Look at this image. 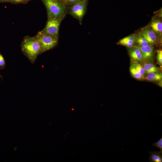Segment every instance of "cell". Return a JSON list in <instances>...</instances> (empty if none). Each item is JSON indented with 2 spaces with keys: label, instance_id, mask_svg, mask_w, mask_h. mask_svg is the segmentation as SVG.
Returning a JSON list of instances; mask_svg holds the SVG:
<instances>
[{
  "label": "cell",
  "instance_id": "cell-1",
  "mask_svg": "<svg viewBox=\"0 0 162 162\" xmlns=\"http://www.w3.org/2000/svg\"><path fill=\"white\" fill-rule=\"evenodd\" d=\"M21 48L22 53L32 64L38 56L42 53L40 45L34 37L25 36L21 43Z\"/></svg>",
  "mask_w": 162,
  "mask_h": 162
},
{
  "label": "cell",
  "instance_id": "cell-2",
  "mask_svg": "<svg viewBox=\"0 0 162 162\" xmlns=\"http://www.w3.org/2000/svg\"><path fill=\"white\" fill-rule=\"evenodd\" d=\"M41 0L46 8L48 19H64L68 12L67 4L56 0Z\"/></svg>",
  "mask_w": 162,
  "mask_h": 162
},
{
  "label": "cell",
  "instance_id": "cell-3",
  "mask_svg": "<svg viewBox=\"0 0 162 162\" xmlns=\"http://www.w3.org/2000/svg\"><path fill=\"white\" fill-rule=\"evenodd\" d=\"M34 37L40 45L42 53L53 48L58 43V38L46 34L40 31Z\"/></svg>",
  "mask_w": 162,
  "mask_h": 162
},
{
  "label": "cell",
  "instance_id": "cell-4",
  "mask_svg": "<svg viewBox=\"0 0 162 162\" xmlns=\"http://www.w3.org/2000/svg\"><path fill=\"white\" fill-rule=\"evenodd\" d=\"M88 0L70 4L68 12L74 18L77 19L80 25L82 24L83 18L87 9Z\"/></svg>",
  "mask_w": 162,
  "mask_h": 162
},
{
  "label": "cell",
  "instance_id": "cell-5",
  "mask_svg": "<svg viewBox=\"0 0 162 162\" xmlns=\"http://www.w3.org/2000/svg\"><path fill=\"white\" fill-rule=\"evenodd\" d=\"M62 20L56 18L48 19L45 27L40 31L48 35L58 38L59 28Z\"/></svg>",
  "mask_w": 162,
  "mask_h": 162
},
{
  "label": "cell",
  "instance_id": "cell-6",
  "mask_svg": "<svg viewBox=\"0 0 162 162\" xmlns=\"http://www.w3.org/2000/svg\"><path fill=\"white\" fill-rule=\"evenodd\" d=\"M140 32L150 45L156 43L157 39V35L148 26L143 28Z\"/></svg>",
  "mask_w": 162,
  "mask_h": 162
},
{
  "label": "cell",
  "instance_id": "cell-7",
  "mask_svg": "<svg viewBox=\"0 0 162 162\" xmlns=\"http://www.w3.org/2000/svg\"><path fill=\"white\" fill-rule=\"evenodd\" d=\"M140 50L142 56L143 60L151 62L154 57L153 47L152 45L141 46H137Z\"/></svg>",
  "mask_w": 162,
  "mask_h": 162
},
{
  "label": "cell",
  "instance_id": "cell-8",
  "mask_svg": "<svg viewBox=\"0 0 162 162\" xmlns=\"http://www.w3.org/2000/svg\"><path fill=\"white\" fill-rule=\"evenodd\" d=\"M157 35L161 36L162 33V22L158 18L153 19L148 26Z\"/></svg>",
  "mask_w": 162,
  "mask_h": 162
},
{
  "label": "cell",
  "instance_id": "cell-9",
  "mask_svg": "<svg viewBox=\"0 0 162 162\" xmlns=\"http://www.w3.org/2000/svg\"><path fill=\"white\" fill-rule=\"evenodd\" d=\"M136 43L135 34L125 37L120 39L117 43L118 44L124 46L128 48L135 46Z\"/></svg>",
  "mask_w": 162,
  "mask_h": 162
},
{
  "label": "cell",
  "instance_id": "cell-10",
  "mask_svg": "<svg viewBox=\"0 0 162 162\" xmlns=\"http://www.w3.org/2000/svg\"><path fill=\"white\" fill-rule=\"evenodd\" d=\"M128 48L129 54L132 60L138 62L143 60L141 52L137 46Z\"/></svg>",
  "mask_w": 162,
  "mask_h": 162
},
{
  "label": "cell",
  "instance_id": "cell-11",
  "mask_svg": "<svg viewBox=\"0 0 162 162\" xmlns=\"http://www.w3.org/2000/svg\"><path fill=\"white\" fill-rule=\"evenodd\" d=\"M150 156L149 160L150 162H162V152L158 151L149 152Z\"/></svg>",
  "mask_w": 162,
  "mask_h": 162
},
{
  "label": "cell",
  "instance_id": "cell-12",
  "mask_svg": "<svg viewBox=\"0 0 162 162\" xmlns=\"http://www.w3.org/2000/svg\"><path fill=\"white\" fill-rule=\"evenodd\" d=\"M144 79L150 81H159L162 80L161 72H155L148 73Z\"/></svg>",
  "mask_w": 162,
  "mask_h": 162
},
{
  "label": "cell",
  "instance_id": "cell-13",
  "mask_svg": "<svg viewBox=\"0 0 162 162\" xmlns=\"http://www.w3.org/2000/svg\"><path fill=\"white\" fill-rule=\"evenodd\" d=\"M142 66L145 70V74H146L152 72H158L160 70L159 68L150 62L144 63Z\"/></svg>",
  "mask_w": 162,
  "mask_h": 162
},
{
  "label": "cell",
  "instance_id": "cell-14",
  "mask_svg": "<svg viewBox=\"0 0 162 162\" xmlns=\"http://www.w3.org/2000/svg\"><path fill=\"white\" fill-rule=\"evenodd\" d=\"M136 43L138 46H143L150 45L140 32L135 34Z\"/></svg>",
  "mask_w": 162,
  "mask_h": 162
},
{
  "label": "cell",
  "instance_id": "cell-15",
  "mask_svg": "<svg viewBox=\"0 0 162 162\" xmlns=\"http://www.w3.org/2000/svg\"><path fill=\"white\" fill-rule=\"evenodd\" d=\"M130 70L131 74L134 78L141 80L144 79V76L138 71L132 64L130 66Z\"/></svg>",
  "mask_w": 162,
  "mask_h": 162
},
{
  "label": "cell",
  "instance_id": "cell-16",
  "mask_svg": "<svg viewBox=\"0 0 162 162\" xmlns=\"http://www.w3.org/2000/svg\"><path fill=\"white\" fill-rule=\"evenodd\" d=\"M132 64L135 69L140 73L142 75L144 76L145 74V71L142 64H139L138 62L133 60Z\"/></svg>",
  "mask_w": 162,
  "mask_h": 162
},
{
  "label": "cell",
  "instance_id": "cell-17",
  "mask_svg": "<svg viewBox=\"0 0 162 162\" xmlns=\"http://www.w3.org/2000/svg\"><path fill=\"white\" fill-rule=\"evenodd\" d=\"M157 58L158 64L161 67L162 65V50H157Z\"/></svg>",
  "mask_w": 162,
  "mask_h": 162
},
{
  "label": "cell",
  "instance_id": "cell-18",
  "mask_svg": "<svg viewBox=\"0 0 162 162\" xmlns=\"http://www.w3.org/2000/svg\"><path fill=\"white\" fill-rule=\"evenodd\" d=\"M6 63L4 59L0 52V69H4L6 67Z\"/></svg>",
  "mask_w": 162,
  "mask_h": 162
},
{
  "label": "cell",
  "instance_id": "cell-19",
  "mask_svg": "<svg viewBox=\"0 0 162 162\" xmlns=\"http://www.w3.org/2000/svg\"><path fill=\"white\" fill-rule=\"evenodd\" d=\"M152 145L154 147L159 148L160 151L162 152V137H161L157 142L153 143Z\"/></svg>",
  "mask_w": 162,
  "mask_h": 162
},
{
  "label": "cell",
  "instance_id": "cell-20",
  "mask_svg": "<svg viewBox=\"0 0 162 162\" xmlns=\"http://www.w3.org/2000/svg\"><path fill=\"white\" fill-rule=\"evenodd\" d=\"M28 2V0H8V2L14 4H26Z\"/></svg>",
  "mask_w": 162,
  "mask_h": 162
},
{
  "label": "cell",
  "instance_id": "cell-21",
  "mask_svg": "<svg viewBox=\"0 0 162 162\" xmlns=\"http://www.w3.org/2000/svg\"><path fill=\"white\" fill-rule=\"evenodd\" d=\"M84 0H65L64 3L67 4H71L82 1Z\"/></svg>",
  "mask_w": 162,
  "mask_h": 162
},
{
  "label": "cell",
  "instance_id": "cell-22",
  "mask_svg": "<svg viewBox=\"0 0 162 162\" xmlns=\"http://www.w3.org/2000/svg\"><path fill=\"white\" fill-rule=\"evenodd\" d=\"M8 2V0H0V3H5Z\"/></svg>",
  "mask_w": 162,
  "mask_h": 162
},
{
  "label": "cell",
  "instance_id": "cell-23",
  "mask_svg": "<svg viewBox=\"0 0 162 162\" xmlns=\"http://www.w3.org/2000/svg\"><path fill=\"white\" fill-rule=\"evenodd\" d=\"M56 0L60 2L64 3L65 0Z\"/></svg>",
  "mask_w": 162,
  "mask_h": 162
},
{
  "label": "cell",
  "instance_id": "cell-24",
  "mask_svg": "<svg viewBox=\"0 0 162 162\" xmlns=\"http://www.w3.org/2000/svg\"><path fill=\"white\" fill-rule=\"evenodd\" d=\"M0 78H1L2 79H3L2 76L0 74Z\"/></svg>",
  "mask_w": 162,
  "mask_h": 162
},
{
  "label": "cell",
  "instance_id": "cell-25",
  "mask_svg": "<svg viewBox=\"0 0 162 162\" xmlns=\"http://www.w3.org/2000/svg\"><path fill=\"white\" fill-rule=\"evenodd\" d=\"M30 0H28V1H30Z\"/></svg>",
  "mask_w": 162,
  "mask_h": 162
}]
</instances>
